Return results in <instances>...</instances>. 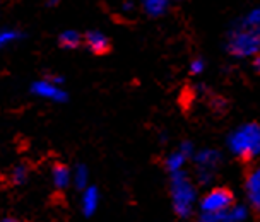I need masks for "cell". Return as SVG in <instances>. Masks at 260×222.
I'll list each match as a JSON object with an SVG mask.
<instances>
[{
    "label": "cell",
    "instance_id": "cell-3",
    "mask_svg": "<svg viewBox=\"0 0 260 222\" xmlns=\"http://www.w3.org/2000/svg\"><path fill=\"white\" fill-rule=\"evenodd\" d=\"M228 52L238 58L260 55V29L236 26L228 36Z\"/></svg>",
    "mask_w": 260,
    "mask_h": 222
},
{
    "label": "cell",
    "instance_id": "cell-5",
    "mask_svg": "<svg viewBox=\"0 0 260 222\" xmlns=\"http://www.w3.org/2000/svg\"><path fill=\"white\" fill-rule=\"evenodd\" d=\"M31 92L38 98L48 99V101H55V103H63L67 99V92H65L62 87L53 84L50 79H43V81H36L35 84L31 86Z\"/></svg>",
    "mask_w": 260,
    "mask_h": 222
},
{
    "label": "cell",
    "instance_id": "cell-2",
    "mask_svg": "<svg viewBox=\"0 0 260 222\" xmlns=\"http://www.w3.org/2000/svg\"><path fill=\"white\" fill-rule=\"evenodd\" d=\"M171 202H173L175 212L180 217H188L192 214L195 203V188L183 169L171 173Z\"/></svg>",
    "mask_w": 260,
    "mask_h": 222
},
{
    "label": "cell",
    "instance_id": "cell-15",
    "mask_svg": "<svg viewBox=\"0 0 260 222\" xmlns=\"http://www.w3.org/2000/svg\"><path fill=\"white\" fill-rule=\"evenodd\" d=\"M21 38H22V33L17 29H0V50L7 48V46L19 41Z\"/></svg>",
    "mask_w": 260,
    "mask_h": 222
},
{
    "label": "cell",
    "instance_id": "cell-22",
    "mask_svg": "<svg viewBox=\"0 0 260 222\" xmlns=\"http://www.w3.org/2000/svg\"><path fill=\"white\" fill-rule=\"evenodd\" d=\"M0 222H17L16 219H11V217H6V219H2Z\"/></svg>",
    "mask_w": 260,
    "mask_h": 222
},
{
    "label": "cell",
    "instance_id": "cell-10",
    "mask_svg": "<svg viewBox=\"0 0 260 222\" xmlns=\"http://www.w3.org/2000/svg\"><path fill=\"white\" fill-rule=\"evenodd\" d=\"M52 183L55 184V188L63 190L72 183V171L69 168H65L62 164H57L52 168Z\"/></svg>",
    "mask_w": 260,
    "mask_h": 222
},
{
    "label": "cell",
    "instance_id": "cell-9",
    "mask_svg": "<svg viewBox=\"0 0 260 222\" xmlns=\"http://www.w3.org/2000/svg\"><path fill=\"white\" fill-rule=\"evenodd\" d=\"M86 46L91 50L92 53H105L110 48V40L101 33V31H89L84 36Z\"/></svg>",
    "mask_w": 260,
    "mask_h": 222
},
{
    "label": "cell",
    "instance_id": "cell-16",
    "mask_svg": "<svg viewBox=\"0 0 260 222\" xmlns=\"http://www.w3.org/2000/svg\"><path fill=\"white\" fill-rule=\"evenodd\" d=\"M238 26L250 27V29H260V7L252 9V11L238 22Z\"/></svg>",
    "mask_w": 260,
    "mask_h": 222
},
{
    "label": "cell",
    "instance_id": "cell-21",
    "mask_svg": "<svg viewBox=\"0 0 260 222\" xmlns=\"http://www.w3.org/2000/svg\"><path fill=\"white\" fill-rule=\"evenodd\" d=\"M253 68L257 72H260V55H257V57L253 58Z\"/></svg>",
    "mask_w": 260,
    "mask_h": 222
},
{
    "label": "cell",
    "instance_id": "cell-13",
    "mask_svg": "<svg viewBox=\"0 0 260 222\" xmlns=\"http://www.w3.org/2000/svg\"><path fill=\"white\" fill-rule=\"evenodd\" d=\"M185 163H187V157H185L180 151H175L166 157L165 164H166V169H168L171 174V173H176V171H182Z\"/></svg>",
    "mask_w": 260,
    "mask_h": 222
},
{
    "label": "cell",
    "instance_id": "cell-18",
    "mask_svg": "<svg viewBox=\"0 0 260 222\" xmlns=\"http://www.w3.org/2000/svg\"><path fill=\"white\" fill-rule=\"evenodd\" d=\"M27 174H29V171H27V168L24 164H19L16 166V168L12 169L11 173V181L14 184H22L27 181Z\"/></svg>",
    "mask_w": 260,
    "mask_h": 222
},
{
    "label": "cell",
    "instance_id": "cell-24",
    "mask_svg": "<svg viewBox=\"0 0 260 222\" xmlns=\"http://www.w3.org/2000/svg\"><path fill=\"white\" fill-rule=\"evenodd\" d=\"M58 0H50V6H53V4H57Z\"/></svg>",
    "mask_w": 260,
    "mask_h": 222
},
{
    "label": "cell",
    "instance_id": "cell-6",
    "mask_svg": "<svg viewBox=\"0 0 260 222\" xmlns=\"http://www.w3.org/2000/svg\"><path fill=\"white\" fill-rule=\"evenodd\" d=\"M245 190H247L250 205L257 212H260V166L253 168L248 173L247 181H245Z\"/></svg>",
    "mask_w": 260,
    "mask_h": 222
},
{
    "label": "cell",
    "instance_id": "cell-11",
    "mask_svg": "<svg viewBox=\"0 0 260 222\" xmlns=\"http://www.w3.org/2000/svg\"><path fill=\"white\" fill-rule=\"evenodd\" d=\"M146 14L151 17H159L168 11V0H141Z\"/></svg>",
    "mask_w": 260,
    "mask_h": 222
},
{
    "label": "cell",
    "instance_id": "cell-4",
    "mask_svg": "<svg viewBox=\"0 0 260 222\" xmlns=\"http://www.w3.org/2000/svg\"><path fill=\"white\" fill-rule=\"evenodd\" d=\"M233 205V195L226 188H214L201 200L202 214H224Z\"/></svg>",
    "mask_w": 260,
    "mask_h": 222
},
{
    "label": "cell",
    "instance_id": "cell-20",
    "mask_svg": "<svg viewBox=\"0 0 260 222\" xmlns=\"http://www.w3.org/2000/svg\"><path fill=\"white\" fill-rule=\"evenodd\" d=\"M180 152H182V154L187 157H192L193 154H195V147L190 144V142H182V145H180V149H178Z\"/></svg>",
    "mask_w": 260,
    "mask_h": 222
},
{
    "label": "cell",
    "instance_id": "cell-7",
    "mask_svg": "<svg viewBox=\"0 0 260 222\" xmlns=\"http://www.w3.org/2000/svg\"><path fill=\"white\" fill-rule=\"evenodd\" d=\"M193 159H195V164H197V169L214 171L216 166L219 164V161H221V154L214 149H204L201 152H195Z\"/></svg>",
    "mask_w": 260,
    "mask_h": 222
},
{
    "label": "cell",
    "instance_id": "cell-14",
    "mask_svg": "<svg viewBox=\"0 0 260 222\" xmlns=\"http://www.w3.org/2000/svg\"><path fill=\"white\" fill-rule=\"evenodd\" d=\"M72 183L77 190L87 188V183H89V171H87L86 166H77V168L72 171Z\"/></svg>",
    "mask_w": 260,
    "mask_h": 222
},
{
    "label": "cell",
    "instance_id": "cell-8",
    "mask_svg": "<svg viewBox=\"0 0 260 222\" xmlns=\"http://www.w3.org/2000/svg\"><path fill=\"white\" fill-rule=\"evenodd\" d=\"M100 207V192L94 187H87L82 190L81 197V209L84 215H92Z\"/></svg>",
    "mask_w": 260,
    "mask_h": 222
},
{
    "label": "cell",
    "instance_id": "cell-1",
    "mask_svg": "<svg viewBox=\"0 0 260 222\" xmlns=\"http://www.w3.org/2000/svg\"><path fill=\"white\" fill-rule=\"evenodd\" d=\"M228 147L241 159H253L260 154V125L245 123L228 138Z\"/></svg>",
    "mask_w": 260,
    "mask_h": 222
},
{
    "label": "cell",
    "instance_id": "cell-17",
    "mask_svg": "<svg viewBox=\"0 0 260 222\" xmlns=\"http://www.w3.org/2000/svg\"><path fill=\"white\" fill-rule=\"evenodd\" d=\"M248 217V210L245 205H231L226 210V219L230 222H243Z\"/></svg>",
    "mask_w": 260,
    "mask_h": 222
},
{
    "label": "cell",
    "instance_id": "cell-19",
    "mask_svg": "<svg viewBox=\"0 0 260 222\" xmlns=\"http://www.w3.org/2000/svg\"><path fill=\"white\" fill-rule=\"evenodd\" d=\"M204 68H206V63H204V60H201V58L192 60V63H190V72H192L193 76H199V73H202Z\"/></svg>",
    "mask_w": 260,
    "mask_h": 222
},
{
    "label": "cell",
    "instance_id": "cell-23",
    "mask_svg": "<svg viewBox=\"0 0 260 222\" xmlns=\"http://www.w3.org/2000/svg\"><path fill=\"white\" fill-rule=\"evenodd\" d=\"M219 222H230V220H228V219H226V212H224V215H222V219H221Z\"/></svg>",
    "mask_w": 260,
    "mask_h": 222
},
{
    "label": "cell",
    "instance_id": "cell-12",
    "mask_svg": "<svg viewBox=\"0 0 260 222\" xmlns=\"http://www.w3.org/2000/svg\"><path fill=\"white\" fill-rule=\"evenodd\" d=\"M58 41H60V45H62L63 48L74 50V48H77V46L81 45L82 36L79 34L77 31H74V29H67V31H63V33L58 36Z\"/></svg>",
    "mask_w": 260,
    "mask_h": 222
}]
</instances>
